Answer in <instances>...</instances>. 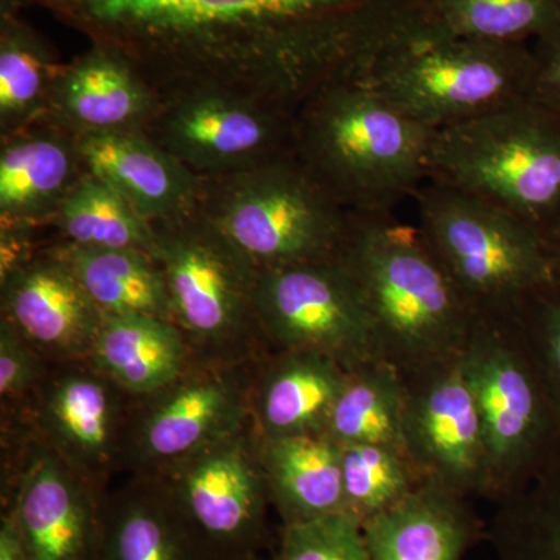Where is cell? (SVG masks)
I'll return each mask as SVG.
<instances>
[{
	"label": "cell",
	"mask_w": 560,
	"mask_h": 560,
	"mask_svg": "<svg viewBox=\"0 0 560 560\" xmlns=\"http://www.w3.org/2000/svg\"><path fill=\"white\" fill-rule=\"evenodd\" d=\"M348 372L320 353L279 350L253 399L259 438L324 434Z\"/></svg>",
	"instance_id": "obj_22"
},
{
	"label": "cell",
	"mask_w": 560,
	"mask_h": 560,
	"mask_svg": "<svg viewBox=\"0 0 560 560\" xmlns=\"http://www.w3.org/2000/svg\"><path fill=\"white\" fill-rule=\"evenodd\" d=\"M534 69L528 44L447 35L422 13L359 75L405 116L438 131L533 97Z\"/></svg>",
	"instance_id": "obj_4"
},
{
	"label": "cell",
	"mask_w": 560,
	"mask_h": 560,
	"mask_svg": "<svg viewBox=\"0 0 560 560\" xmlns=\"http://www.w3.org/2000/svg\"><path fill=\"white\" fill-rule=\"evenodd\" d=\"M256 312L279 350L320 353L346 371L383 361L370 313L338 257L260 271Z\"/></svg>",
	"instance_id": "obj_11"
},
{
	"label": "cell",
	"mask_w": 560,
	"mask_h": 560,
	"mask_svg": "<svg viewBox=\"0 0 560 560\" xmlns=\"http://www.w3.org/2000/svg\"><path fill=\"white\" fill-rule=\"evenodd\" d=\"M429 183L497 206L545 242L560 224V108L526 98L438 130Z\"/></svg>",
	"instance_id": "obj_6"
},
{
	"label": "cell",
	"mask_w": 560,
	"mask_h": 560,
	"mask_svg": "<svg viewBox=\"0 0 560 560\" xmlns=\"http://www.w3.org/2000/svg\"><path fill=\"white\" fill-rule=\"evenodd\" d=\"M62 243L81 248L154 253L153 226L116 190L86 172L61 202L54 220Z\"/></svg>",
	"instance_id": "obj_30"
},
{
	"label": "cell",
	"mask_w": 560,
	"mask_h": 560,
	"mask_svg": "<svg viewBox=\"0 0 560 560\" xmlns=\"http://www.w3.org/2000/svg\"><path fill=\"white\" fill-rule=\"evenodd\" d=\"M55 248L103 315L154 316L173 323L164 276L151 254L69 243Z\"/></svg>",
	"instance_id": "obj_26"
},
{
	"label": "cell",
	"mask_w": 560,
	"mask_h": 560,
	"mask_svg": "<svg viewBox=\"0 0 560 560\" xmlns=\"http://www.w3.org/2000/svg\"><path fill=\"white\" fill-rule=\"evenodd\" d=\"M518 316L539 357L560 415V291L551 283L534 291L518 308Z\"/></svg>",
	"instance_id": "obj_34"
},
{
	"label": "cell",
	"mask_w": 560,
	"mask_h": 560,
	"mask_svg": "<svg viewBox=\"0 0 560 560\" xmlns=\"http://www.w3.org/2000/svg\"><path fill=\"white\" fill-rule=\"evenodd\" d=\"M168 469L165 490L217 560L256 556L271 504L257 433L210 442Z\"/></svg>",
	"instance_id": "obj_12"
},
{
	"label": "cell",
	"mask_w": 560,
	"mask_h": 560,
	"mask_svg": "<svg viewBox=\"0 0 560 560\" xmlns=\"http://www.w3.org/2000/svg\"><path fill=\"white\" fill-rule=\"evenodd\" d=\"M534 101L560 108V32L534 47Z\"/></svg>",
	"instance_id": "obj_36"
},
{
	"label": "cell",
	"mask_w": 560,
	"mask_h": 560,
	"mask_svg": "<svg viewBox=\"0 0 560 560\" xmlns=\"http://www.w3.org/2000/svg\"><path fill=\"white\" fill-rule=\"evenodd\" d=\"M425 0H91L66 14L158 91L213 84L298 113L360 73Z\"/></svg>",
	"instance_id": "obj_1"
},
{
	"label": "cell",
	"mask_w": 560,
	"mask_h": 560,
	"mask_svg": "<svg viewBox=\"0 0 560 560\" xmlns=\"http://www.w3.org/2000/svg\"><path fill=\"white\" fill-rule=\"evenodd\" d=\"M405 381L389 364L348 372L324 434L340 445L377 444L404 451ZM405 452V451H404Z\"/></svg>",
	"instance_id": "obj_27"
},
{
	"label": "cell",
	"mask_w": 560,
	"mask_h": 560,
	"mask_svg": "<svg viewBox=\"0 0 560 560\" xmlns=\"http://www.w3.org/2000/svg\"><path fill=\"white\" fill-rule=\"evenodd\" d=\"M200 208L257 271L338 257L349 212L296 154L202 179Z\"/></svg>",
	"instance_id": "obj_7"
},
{
	"label": "cell",
	"mask_w": 560,
	"mask_h": 560,
	"mask_svg": "<svg viewBox=\"0 0 560 560\" xmlns=\"http://www.w3.org/2000/svg\"><path fill=\"white\" fill-rule=\"evenodd\" d=\"M275 560H372L363 523L352 515H327L282 526Z\"/></svg>",
	"instance_id": "obj_33"
},
{
	"label": "cell",
	"mask_w": 560,
	"mask_h": 560,
	"mask_svg": "<svg viewBox=\"0 0 560 560\" xmlns=\"http://www.w3.org/2000/svg\"><path fill=\"white\" fill-rule=\"evenodd\" d=\"M40 3H46L50 9L60 11L61 14H69L80 7H83L84 3L91 2V0H39Z\"/></svg>",
	"instance_id": "obj_39"
},
{
	"label": "cell",
	"mask_w": 560,
	"mask_h": 560,
	"mask_svg": "<svg viewBox=\"0 0 560 560\" xmlns=\"http://www.w3.org/2000/svg\"><path fill=\"white\" fill-rule=\"evenodd\" d=\"M103 506L94 486L58 456L33 463L7 511L25 560H98Z\"/></svg>",
	"instance_id": "obj_15"
},
{
	"label": "cell",
	"mask_w": 560,
	"mask_h": 560,
	"mask_svg": "<svg viewBox=\"0 0 560 560\" xmlns=\"http://www.w3.org/2000/svg\"><path fill=\"white\" fill-rule=\"evenodd\" d=\"M238 560H261V559L257 558V556H249V558H243V559H238Z\"/></svg>",
	"instance_id": "obj_40"
},
{
	"label": "cell",
	"mask_w": 560,
	"mask_h": 560,
	"mask_svg": "<svg viewBox=\"0 0 560 560\" xmlns=\"http://www.w3.org/2000/svg\"><path fill=\"white\" fill-rule=\"evenodd\" d=\"M423 21L463 38L539 43L560 32V0H425Z\"/></svg>",
	"instance_id": "obj_31"
},
{
	"label": "cell",
	"mask_w": 560,
	"mask_h": 560,
	"mask_svg": "<svg viewBox=\"0 0 560 560\" xmlns=\"http://www.w3.org/2000/svg\"><path fill=\"white\" fill-rule=\"evenodd\" d=\"M116 386L97 370L68 372L51 383L39 408L40 430L58 458L92 486L119 440Z\"/></svg>",
	"instance_id": "obj_21"
},
{
	"label": "cell",
	"mask_w": 560,
	"mask_h": 560,
	"mask_svg": "<svg viewBox=\"0 0 560 560\" xmlns=\"http://www.w3.org/2000/svg\"><path fill=\"white\" fill-rule=\"evenodd\" d=\"M2 278L3 318L38 352L90 357L103 313L57 248L32 253Z\"/></svg>",
	"instance_id": "obj_14"
},
{
	"label": "cell",
	"mask_w": 560,
	"mask_h": 560,
	"mask_svg": "<svg viewBox=\"0 0 560 560\" xmlns=\"http://www.w3.org/2000/svg\"><path fill=\"white\" fill-rule=\"evenodd\" d=\"M545 249H547L550 283L560 291V224L545 238Z\"/></svg>",
	"instance_id": "obj_38"
},
{
	"label": "cell",
	"mask_w": 560,
	"mask_h": 560,
	"mask_svg": "<svg viewBox=\"0 0 560 560\" xmlns=\"http://www.w3.org/2000/svg\"><path fill=\"white\" fill-rule=\"evenodd\" d=\"M338 259L370 313L383 363L407 377L459 355L474 313L419 226L394 212H349Z\"/></svg>",
	"instance_id": "obj_2"
},
{
	"label": "cell",
	"mask_w": 560,
	"mask_h": 560,
	"mask_svg": "<svg viewBox=\"0 0 560 560\" xmlns=\"http://www.w3.org/2000/svg\"><path fill=\"white\" fill-rule=\"evenodd\" d=\"M415 198L420 232L474 315L518 312L550 283L544 238L517 217L440 184Z\"/></svg>",
	"instance_id": "obj_8"
},
{
	"label": "cell",
	"mask_w": 560,
	"mask_h": 560,
	"mask_svg": "<svg viewBox=\"0 0 560 560\" xmlns=\"http://www.w3.org/2000/svg\"><path fill=\"white\" fill-rule=\"evenodd\" d=\"M160 105V92L120 51L94 44L66 65L43 120L77 138L143 132Z\"/></svg>",
	"instance_id": "obj_16"
},
{
	"label": "cell",
	"mask_w": 560,
	"mask_h": 560,
	"mask_svg": "<svg viewBox=\"0 0 560 560\" xmlns=\"http://www.w3.org/2000/svg\"><path fill=\"white\" fill-rule=\"evenodd\" d=\"M345 512L364 523L423 485L401 448L377 444L341 445Z\"/></svg>",
	"instance_id": "obj_32"
},
{
	"label": "cell",
	"mask_w": 560,
	"mask_h": 560,
	"mask_svg": "<svg viewBox=\"0 0 560 560\" xmlns=\"http://www.w3.org/2000/svg\"><path fill=\"white\" fill-rule=\"evenodd\" d=\"M187 338L171 323L154 316L103 315L90 359L117 388L153 396L183 377Z\"/></svg>",
	"instance_id": "obj_24"
},
{
	"label": "cell",
	"mask_w": 560,
	"mask_h": 560,
	"mask_svg": "<svg viewBox=\"0 0 560 560\" xmlns=\"http://www.w3.org/2000/svg\"><path fill=\"white\" fill-rule=\"evenodd\" d=\"M0 560H25L16 526L9 512H3L0 522Z\"/></svg>",
	"instance_id": "obj_37"
},
{
	"label": "cell",
	"mask_w": 560,
	"mask_h": 560,
	"mask_svg": "<svg viewBox=\"0 0 560 560\" xmlns=\"http://www.w3.org/2000/svg\"><path fill=\"white\" fill-rule=\"evenodd\" d=\"M434 132L355 73L302 103L294 154L348 212H393L429 183Z\"/></svg>",
	"instance_id": "obj_3"
},
{
	"label": "cell",
	"mask_w": 560,
	"mask_h": 560,
	"mask_svg": "<svg viewBox=\"0 0 560 560\" xmlns=\"http://www.w3.org/2000/svg\"><path fill=\"white\" fill-rule=\"evenodd\" d=\"M86 172L79 138L49 120L2 138V231L33 232L54 223L61 202Z\"/></svg>",
	"instance_id": "obj_18"
},
{
	"label": "cell",
	"mask_w": 560,
	"mask_h": 560,
	"mask_svg": "<svg viewBox=\"0 0 560 560\" xmlns=\"http://www.w3.org/2000/svg\"><path fill=\"white\" fill-rule=\"evenodd\" d=\"M79 145L86 171L147 223L176 219L200 205L202 179L143 132L84 136Z\"/></svg>",
	"instance_id": "obj_19"
},
{
	"label": "cell",
	"mask_w": 560,
	"mask_h": 560,
	"mask_svg": "<svg viewBox=\"0 0 560 560\" xmlns=\"http://www.w3.org/2000/svg\"><path fill=\"white\" fill-rule=\"evenodd\" d=\"M458 364L480 412L497 504L559 458L560 415L518 312L474 315Z\"/></svg>",
	"instance_id": "obj_5"
},
{
	"label": "cell",
	"mask_w": 560,
	"mask_h": 560,
	"mask_svg": "<svg viewBox=\"0 0 560 560\" xmlns=\"http://www.w3.org/2000/svg\"><path fill=\"white\" fill-rule=\"evenodd\" d=\"M66 65L3 7L0 35V132L2 138L43 120Z\"/></svg>",
	"instance_id": "obj_28"
},
{
	"label": "cell",
	"mask_w": 560,
	"mask_h": 560,
	"mask_svg": "<svg viewBox=\"0 0 560 560\" xmlns=\"http://www.w3.org/2000/svg\"><path fill=\"white\" fill-rule=\"evenodd\" d=\"M259 442L268 493L282 526L345 512L340 444L323 433Z\"/></svg>",
	"instance_id": "obj_23"
},
{
	"label": "cell",
	"mask_w": 560,
	"mask_h": 560,
	"mask_svg": "<svg viewBox=\"0 0 560 560\" xmlns=\"http://www.w3.org/2000/svg\"><path fill=\"white\" fill-rule=\"evenodd\" d=\"M372 560H464L486 523L469 500L423 482L396 506L363 523Z\"/></svg>",
	"instance_id": "obj_20"
},
{
	"label": "cell",
	"mask_w": 560,
	"mask_h": 560,
	"mask_svg": "<svg viewBox=\"0 0 560 560\" xmlns=\"http://www.w3.org/2000/svg\"><path fill=\"white\" fill-rule=\"evenodd\" d=\"M151 226L156 243L153 257L164 276L172 320L184 337L201 345H223L243 331L260 330L259 271L200 205Z\"/></svg>",
	"instance_id": "obj_10"
},
{
	"label": "cell",
	"mask_w": 560,
	"mask_h": 560,
	"mask_svg": "<svg viewBox=\"0 0 560 560\" xmlns=\"http://www.w3.org/2000/svg\"><path fill=\"white\" fill-rule=\"evenodd\" d=\"M495 506L485 539L497 560H560V456Z\"/></svg>",
	"instance_id": "obj_29"
},
{
	"label": "cell",
	"mask_w": 560,
	"mask_h": 560,
	"mask_svg": "<svg viewBox=\"0 0 560 560\" xmlns=\"http://www.w3.org/2000/svg\"><path fill=\"white\" fill-rule=\"evenodd\" d=\"M98 560H217L165 488L124 493L103 506Z\"/></svg>",
	"instance_id": "obj_25"
},
{
	"label": "cell",
	"mask_w": 560,
	"mask_h": 560,
	"mask_svg": "<svg viewBox=\"0 0 560 560\" xmlns=\"http://www.w3.org/2000/svg\"><path fill=\"white\" fill-rule=\"evenodd\" d=\"M136 430L143 460L172 466L202 445L243 430L248 390L221 374L183 375L153 394Z\"/></svg>",
	"instance_id": "obj_17"
},
{
	"label": "cell",
	"mask_w": 560,
	"mask_h": 560,
	"mask_svg": "<svg viewBox=\"0 0 560 560\" xmlns=\"http://www.w3.org/2000/svg\"><path fill=\"white\" fill-rule=\"evenodd\" d=\"M294 117L246 92L191 84L160 91L143 135L198 178H220L293 153Z\"/></svg>",
	"instance_id": "obj_9"
},
{
	"label": "cell",
	"mask_w": 560,
	"mask_h": 560,
	"mask_svg": "<svg viewBox=\"0 0 560 560\" xmlns=\"http://www.w3.org/2000/svg\"><path fill=\"white\" fill-rule=\"evenodd\" d=\"M404 451L423 482L463 499L489 495L485 434L455 360L404 377Z\"/></svg>",
	"instance_id": "obj_13"
},
{
	"label": "cell",
	"mask_w": 560,
	"mask_h": 560,
	"mask_svg": "<svg viewBox=\"0 0 560 560\" xmlns=\"http://www.w3.org/2000/svg\"><path fill=\"white\" fill-rule=\"evenodd\" d=\"M38 350L2 316L0 326V394L3 401L20 400L40 375Z\"/></svg>",
	"instance_id": "obj_35"
}]
</instances>
